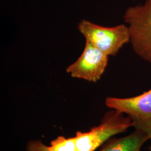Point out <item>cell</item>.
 <instances>
[{
  "label": "cell",
  "instance_id": "obj_6",
  "mask_svg": "<svg viewBox=\"0 0 151 151\" xmlns=\"http://www.w3.org/2000/svg\"><path fill=\"white\" fill-rule=\"evenodd\" d=\"M149 136L139 129L129 135L120 138H111L106 142L99 151H142V147L148 140Z\"/></svg>",
  "mask_w": 151,
  "mask_h": 151
},
{
  "label": "cell",
  "instance_id": "obj_1",
  "mask_svg": "<svg viewBox=\"0 0 151 151\" xmlns=\"http://www.w3.org/2000/svg\"><path fill=\"white\" fill-rule=\"evenodd\" d=\"M115 109L105 114L97 126L86 132H77L76 134L78 151H95L114 135L134 127L129 116Z\"/></svg>",
  "mask_w": 151,
  "mask_h": 151
},
{
  "label": "cell",
  "instance_id": "obj_8",
  "mask_svg": "<svg viewBox=\"0 0 151 151\" xmlns=\"http://www.w3.org/2000/svg\"><path fill=\"white\" fill-rule=\"evenodd\" d=\"M26 151H52L40 140H30L27 143Z\"/></svg>",
  "mask_w": 151,
  "mask_h": 151
},
{
  "label": "cell",
  "instance_id": "obj_2",
  "mask_svg": "<svg viewBox=\"0 0 151 151\" xmlns=\"http://www.w3.org/2000/svg\"><path fill=\"white\" fill-rule=\"evenodd\" d=\"M124 19L134 52L151 64V0L129 7L124 13Z\"/></svg>",
  "mask_w": 151,
  "mask_h": 151
},
{
  "label": "cell",
  "instance_id": "obj_5",
  "mask_svg": "<svg viewBox=\"0 0 151 151\" xmlns=\"http://www.w3.org/2000/svg\"><path fill=\"white\" fill-rule=\"evenodd\" d=\"M108 57L95 45L86 42L82 53L75 62L67 68L66 72L73 78L96 82L107 67Z\"/></svg>",
  "mask_w": 151,
  "mask_h": 151
},
{
  "label": "cell",
  "instance_id": "obj_7",
  "mask_svg": "<svg viewBox=\"0 0 151 151\" xmlns=\"http://www.w3.org/2000/svg\"><path fill=\"white\" fill-rule=\"evenodd\" d=\"M49 147L52 151H78L75 137L68 138L58 137L50 142Z\"/></svg>",
  "mask_w": 151,
  "mask_h": 151
},
{
  "label": "cell",
  "instance_id": "obj_9",
  "mask_svg": "<svg viewBox=\"0 0 151 151\" xmlns=\"http://www.w3.org/2000/svg\"><path fill=\"white\" fill-rule=\"evenodd\" d=\"M149 150H150V151H151V146H150V148H149Z\"/></svg>",
  "mask_w": 151,
  "mask_h": 151
},
{
  "label": "cell",
  "instance_id": "obj_4",
  "mask_svg": "<svg viewBox=\"0 0 151 151\" xmlns=\"http://www.w3.org/2000/svg\"><path fill=\"white\" fill-rule=\"evenodd\" d=\"M105 105L129 116L135 129L142 130L151 139V89L133 97H106Z\"/></svg>",
  "mask_w": 151,
  "mask_h": 151
},
{
  "label": "cell",
  "instance_id": "obj_3",
  "mask_svg": "<svg viewBox=\"0 0 151 151\" xmlns=\"http://www.w3.org/2000/svg\"><path fill=\"white\" fill-rule=\"evenodd\" d=\"M78 29L86 39L108 56H115L123 45L130 42L127 25L120 24L105 27L86 20L78 25Z\"/></svg>",
  "mask_w": 151,
  "mask_h": 151
}]
</instances>
